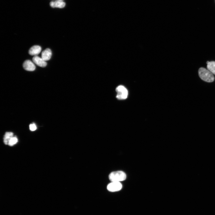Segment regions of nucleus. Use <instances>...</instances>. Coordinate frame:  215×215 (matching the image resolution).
Instances as JSON below:
<instances>
[{"mask_svg": "<svg viewBox=\"0 0 215 215\" xmlns=\"http://www.w3.org/2000/svg\"><path fill=\"white\" fill-rule=\"evenodd\" d=\"M51 56L52 52L49 48L44 50L42 53V58L45 61L49 60Z\"/></svg>", "mask_w": 215, "mask_h": 215, "instance_id": "obj_8", "label": "nucleus"}, {"mask_svg": "<svg viewBox=\"0 0 215 215\" xmlns=\"http://www.w3.org/2000/svg\"><path fill=\"white\" fill-rule=\"evenodd\" d=\"M32 60L34 63L40 67H45L47 65V63L45 61L37 56H34Z\"/></svg>", "mask_w": 215, "mask_h": 215, "instance_id": "obj_6", "label": "nucleus"}, {"mask_svg": "<svg viewBox=\"0 0 215 215\" xmlns=\"http://www.w3.org/2000/svg\"><path fill=\"white\" fill-rule=\"evenodd\" d=\"M13 133L12 132H7L5 133L4 138V142L6 145H8L9 141L13 137Z\"/></svg>", "mask_w": 215, "mask_h": 215, "instance_id": "obj_10", "label": "nucleus"}, {"mask_svg": "<svg viewBox=\"0 0 215 215\" xmlns=\"http://www.w3.org/2000/svg\"><path fill=\"white\" fill-rule=\"evenodd\" d=\"M117 93L116 98L119 100L125 99L128 96V91L127 89L122 85H119L116 88Z\"/></svg>", "mask_w": 215, "mask_h": 215, "instance_id": "obj_3", "label": "nucleus"}, {"mask_svg": "<svg viewBox=\"0 0 215 215\" xmlns=\"http://www.w3.org/2000/svg\"><path fill=\"white\" fill-rule=\"evenodd\" d=\"M24 68L28 71H33L36 69V66L30 60L25 61L23 63Z\"/></svg>", "mask_w": 215, "mask_h": 215, "instance_id": "obj_5", "label": "nucleus"}, {"mask_svg": "<svg viewBox=\"0 0 215 215\" xmlns=\"http://www.w3.org/2000/svg\"><path fill=\"white\" fill-rule=\"evenodd\" d=\"M41 49L40 46L34 45L30 48L29 50V53L32 56H37L40 53Z\"/></svg>", "mask_w": 215, "mask_h": 215, "instance_id": "obj_7", "label": "nucleus"}, {"mask_svg": "<svg viewBox=\"0 0 215 215\" xmlns=\"http://www.w3.org/2000/svg\"><path fill=\"white\" fill-rule=\"evenodd\" d=\"M50 5L53 8H63L65 7V3L63 1H51L50 3Z\"/></svg>", "mask_w": 215, "mask_h": 215, "instance_id": "obj_9", "label": "nucleus"}, {"mask_svg": "<svg viewBox=\"0 0 215 215\" xmlns=\"http://www.w3.org/2000/svg\"><path fill=\"white\" fill-rule=\"evenodd\" d=\"M209 62V61H207L206 62V63L207 64Z\"/></svg>", "mask_w": 215, "mask_h": 215, "instance_id": "obj_14", "label": "nucleus"}, {"mask_svg": "<svg viewBox=\"0 0 215 215\" xmlns=\"http://www.w3.org/2000/svg\"><path fill=\"white\" fill-rule=\"evenodd\" d=\"M29 127L30 130L32 131H34L36 129V126L34 123L30 125Z\"/></svg>", "mask_w": 215, "mask_h": 215, "instance_id": "obj_13", "label": "nucleus"}, {"mask_svg": "<svg viewBox=\"0 0 215 215\" xmlns=\"http://www.w3.org/2000/svg\"><path fill=\"white\" fill-rule=\"evenodd\" d=\"M55 0V1H57V0H59V1H63V0Z\"/></svg>", "mask_w": 215, "mask_h": 215, "instance_id": "obj_15", "label": "nucleus"}, {"mask_svg": "<svg viewBox=\"0 0 215 215\" xmlns=\"http://www.w3.org/2000/svg\"><path fill=\"white\" fill-rule=\"evenodd\" d=\"M18 142V139L16 137H13L10 140L8 145L12 146Z\"/></svg>", "mask_w": 215, "mask_h": 215, "instance_id": "obj_12", "label": "nucleus"}, {"mask_svg": "<svg viewBox=\"0 0 215 215\" xmlns=\"http://www.w3.org/2000/svg\"><path fill=\"white\" fill-rule=\"evenodd\" d=\"M207 68L213 74L215 75V62H209L207 64Z\"/></svg>", "mask_w": 215, "mask_h": 215, "instance_id": "obj_11", "label": "nucleus"}, {"mask_svg": "<svg viewBox=\"0 0 215 215\" xmlns=\"http://www.w3.org/2000/svg\"><path fill=\"white\" fill-rule=\"evenodd\" d=\"M199 75L203 80L208 82H211L214 80L213 74L208 70L201 67L198 70Z\"/></svg>", "mask_w": 215, "mask_h": 215, "instance_id": "obj_1", "label": "nucleus"}, {"mask_svg": "<svg viewBox=\"0 0 215 215\" xmlns=\"http://www.w3.org/2000/svg\"><path fill=\"white\" fill-rule=\"evenodd\" d=\"M122 188V185L120 182H112L107 186L108 190L112 192L119 191Z\"/></svg>", "mask_w": 215, "mask_h": 215, "instance_id": "obj_4", "label": "nucleus"}, {"mask_svg": "<svg viewBox=\"0 0 215 215\" xmlns=\"http://www.w3.org/2000/svg\"><path fill=\"white\" fill-rule=\"evenodd\" d=\"M126 175L122 171H117L111 173L109 176V178L111 182H120L125 179Z\"/></svg>", "mask_w": 215, "mask_h": 215, "instance_id": "obj_2", "label": "nucleus"}]
</instances>
